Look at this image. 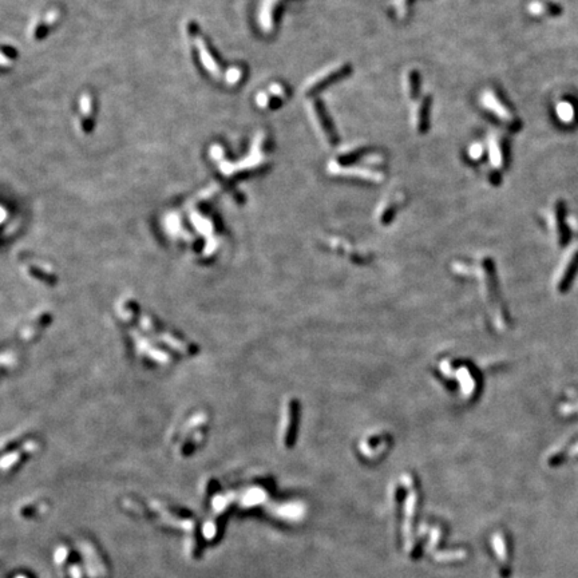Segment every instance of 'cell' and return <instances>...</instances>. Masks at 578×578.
<instances>
[{"instance_id": "obj_1", "label": "cell", "mask_w": 578, "mask_h": 578, "mask_svg": "<svg viewBox=\"0 0 578 578\" xmlns=\"http://www.w3.org/2000/svg\"><path fill=\"white\" fill-rule=\"evenodd\" d=\"M439 370L446 379L451 376L457 380L460 392L463 393L466 399L472 400L474 398H477V395L481 391V379H479L477 370L470 363L463 360L459 361L447 359V360H443L440 363Z\"/></svg>"}, {"instance_id": "obj_2", "label": "cell", "mask_w": 578, "mask_h": 578, "mask_svg": "<svg viewBox=\"0 0 578 578\" xmlns=\"http://www.w3.org/2000/svg\"><path fill=\"white\" fill-rule=\"evenodd\" d=\"M477 269H478L477 275H478L479 281H481L483 296L487 301V307L491 309L490 312L496 320V324L503 325L506 323V318H505V309H503V305L501 303L500 295H498V284H496L494 264L490 258H483V260L479 261Z\"/></svg>"}, {"instance_id": "obj_3", "label": "cell", "mask_w": 578, "mask_h": 578, "mask_svg": "<svg viewBox=\"0 0 578 578\" xmlns=\"http://www.w3.org/2000/svg\"><path fill=\"white\" fill-rule=\"evenodd\" d=\"M207 416L205 414H196L190 416L179 430L178 443L182 451H194L202 444L206 438Z\"/></svg>"}, {"instance_id": "obj_4", "label": "cell", "mask_w": 578, "mask_h": 578, "mask_svg": "<svg viewBox=\"0 0 578 578\" xmlns=\"http://www.w3.org/2000/svg\"><path fill=\"white\" fill-rule=\"evenodd\" d=\"M352 71V67L350 63L346 62H337V63L329 64L325 68L320 70L318 74H314L312 78H309L304 86V93L305 94H316L321 90L327 89L329 85L339 82L343 78H346Z\"/></svg>"}, {"instance_id": "obj_5", "label": "cell", "mask_w": 578, "mask_h": 578, "mask_svg": "<svg viewBox=\"0 0 578 578\" xmlns=\"http://www.w3.org/2000/svg\"><path fill=\"white\" fill-rule=\"evenodd\" d=\"M309 118L313 123L316 132L319 133L321 141L325 146L335 147L339 142V136L335 130V126L329 119V115L325 110L324 104L320 100H310L308 103Z\"/></svg>"}, {"instance_id": "obj_6", "label": "cell", "mask_w": 578, "mask_h": 578, "mask_svg": "<svg viewBox=\"0 0 578 578\" xmlns=\"http://www.w3.org/2000/svg\"><path fill=\"white\" fill-rule=\"evenodd\" d=\"M481 104L483 109L491 113L496 119H500L502 123L507 126L511 130H519L521 127V122L515 115L510 111V109L503 103L500 95L492 91V90H485L481 94Z\"/></svg>"}, {"instance_id": "obj_7", "label": "cell", "mask_w": 578, "mask_h": 578, "mask_svg": "<svg viewBox=\"0 0 578 578\" xmlns=\"http://www.w3.org/2000/svg\"><path fill=\"white\" fill-rule=\"evenodd\" d=\"M328 171L332 175H337V177L361 179V181H370L374 183H379L384 179V175L380 171L356 166V165H341L335 160L329 162Z\"/></svg>"}, {"instance_id": "obj_8", "label": "cell", "mask_w": 578, "mask_h": 578, "mask_svg": "<svg viewBox=\"0 0 578 578\" xmlns=\"http://www.w3.org/2000/svg\"><path fill=\"white\" fill-rule=\"evenodd\" d=\"M300 404L296 399H289L286 402L284 421H282L281 440L286 447L293 446L297 438V427H299Z\"/></svg>"}, {"instance_id": "obj_9", "label": "cell", "mask_w": 578, "mask_h": 578, "mask_svg": "<svg viewBox=\"0 0 578 578\" xmlns=\"http://www.w3.org/2000/svg\"><path fill=\"white\" fill-rule=\"evenodd\" d=\"M430 113H431V96H421L411 110V123L416 134H426L430 127Z\"/></svg>"}, {"instance_id": "obj_10", "label": "cell", "mask_w": 578, "mask_h": 578, "mask_svg": "<svg viewBox=\"0 0 578 578\" xmlns=\"http://www.w3.org/2000/svg\"><path fill=\"white\" fill-rule=\"evenodd\" d=\"M487 154H489L491 168L501 170L506 165V147L502 136L498 133H491L487 139Z\"/></svg>"}, {"instance_id": "obj_11", "label": "cell", "mask_w": 578, "mask_h": 578, "mask_svg": "<svg viewBox=\"0 0 578 578\" xmlns=\"http://www.w3.org/2000/svg\"><path fill=\"white\" fill-rule=\"evenodd\" d=\"M363 158L375 164L376 160H379L380 157H379L378 154H370V151L365 147L355 143V145H351V146L343 149L337 154L335 161H337L341 165H355V162H357L359 160H363Z\"/></svg>"}, {"instance_id": "obj_12", "label": "cell", "mask_w": 578, "mask_h": 578, "mask_svg": "<svg viewBox=\"0 0 578 578\" xmlns=\"http://www.w3.org/2000/svg\"><path fill=\"white\" fill-rule=\"evenodd\" d=\"M400 202L402 201L399 200V194L384 198L379 205L378 211H376V221L380 225H388L395 217Z\"/></svg>"}, {"instance_id": "obj_13", "label": "cell", "mask_w": 578, "mask_h": 578, "mask_svg": "<svg viewBox=\"0 0 578 578\" xmlns=\"http://www.w3.org/2000/svg\"><path fill=\"white\" fill-rule=\"evenodd\" d=\"M403 89L406 98L411 102H416L421 96V74L415 68H408L403 76Z\"/></svg>"}, {"instance_id": "obj_14", "label": "cell", "mask_w": 578, "mask_h": 578, "mask_svg": "<svg viewBox=\"0 0 578 578\" xmlns=\"http://www.w3.org/2000/svg\"><path fill=\"white\" fill-rule=\"evenodd\" d=\"M25 271L31 277H35L36 280H40L47 284H55L57 281V276L52 272V269L46 268L42 264H35V262H29L25 265Z\"/></svg>"}, {"instance_id": "obj_15", "label": "cell", "mask_w": 578, "mask_h": 578, "mask_svg": "<svg viewBox=\"0 0 578 578\" xmlns=\"http://www.w3.org/2000/svg\"><path fill=\"white\" fill-rule=\"evenodd\" d=\"M50 323V318L47 316L46 313H43L42 316H39V318L36 319V320H34V323H30V324H27L23 329H20V332H19V337H20V340H24V341H29V340L34 339L38 333H40V329H44V327H46L47 324Z\"/></svg>"}, {"instance_id": "obj_16", "label": "cell", "mask_w": 578, "mask_h": 578, "mask_svg": "<svg viewBox=\"0 0 578 578\" xmlns=\"http://www.w3.org/2000/svg\"><path fill=\"white\" fill-rule=\"evenodd\" d=\"M529 10L533 15H537V16H556L561 12L558 6L542 3V2H534L529 6Z\"/></svg>"}, {"instance_id": "obj_17", "label": "cell", "mask_w": 578, "mask_h": 578, "mask_svg": "<svg viewBox=\"0 0 578 578\" xmlns=\"http://www.w3.org/2000/svg\"><path fill=\"white\" fill-rule=\"evenodd\" d=\"M557 113L561 121L570 122L573 119V113H574V106L570 102H561L557 106Z\"/></svg>"}, {"instance_id": "obj_18", "label": "cell", "mask_w": 578, "mask_h": 578, "mask_svg": "<svg viewBox=\"0 0 578 578\" xmlns=\"http://www.w3.org/2000/svg\"><path fill=\"white\" fill-rule=\"evenodd\" d=\"M486 151H487V146H485L482 142H474L468 146L467 154L471 160L479 161L483 155H485Z\"/></svg>"}, {"instance_id": "obj_19", "label": "cell", "mask_w": 578, "mask_h": 578, "mask_svg": "<svg viewBox=\"0 0 578 578\" xmlns=\"http://www.w3.org/2000/svg\"><path fill=\"white\" fill-rule=\"evenodd\" d=\"M411 0H393V8L399 18H404L408 12V6Z\"/></svg>"}]
</instances>
